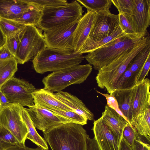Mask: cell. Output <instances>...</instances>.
I'll return each instance as SVG.
<instances>
[{
	"label": "cell",
	"instance_id": "cell-26",
	"mask_svg": "<svg viewBox=\"0 0 150 150\" xmlns=\"http://www.w3.org/2000/svg\"><path fill=\"white\" fill-rule=\"evenodd\" d=\"M150 112L149 107L134 118L130 123L139 134L150 136Z\"/></svg>",
	"mask_w": 150,
	"mask_h": 150
},
{
	"label": "cell",
	"instance_id": "cell-22",
	"mask_svg": "<svg viewBox=\"0 0 150 150\" xmlns=\"http://www.w3.org/2000/svg\"><path fill=\"white\" fill-rule=\"evenodd\" d=\"M119 25L110 35L96 42H91L83 46L79 53H88L102 47L113 44L126 35Z\"/></svg>",
	"mask_w": 150,
	"mask_h": 150
},
{
	"label": "cell",
	"instance_id": "cell-19",
	"mask_svg": "<svg viewBox=\"0 0 150 150\" xmlns=\"http://www.w3.org/2000/svg\"><path fill=\"white\" fill-rule=\"evenodd\" d=\"M30 6L22 0H0V18L12 20L17 19Z\"/></svg>",
	"mask_w": 150,
	"mask_h": 150
},
{
	"label": "cell",
	"instance_id": "cell-31",
	"mask_svg": "<svg viewBox=\"0 0 150 150\" xmlns=\"http://www.w3.org/2000/svg\"><path fill=\"white\" fill-rule=\"evenodd\" d=\"M18 144L17 139L10 131L0 125V150H7Z\"/></svg>",
	"mask_w": 150,
	"mask_h": 150
},
{
	"label": "cell",
	"instance_id": "cell-13",
	"mask_svg": "<svg viewBox=\"0 0 150 150\" xmlns=\"http://www.w3.org/2000/svg\"><path fill=\"white\" fill-rule=\"evenodd\" d=\"M135 6L132 13L125 16L135 33L146 34L150 25V0H135Z\"/></svg>",
	"mask_w": 150,
	"mask_h": 150
},
{
	"label": "cell",
	"instance_id": "cell-11",
	"mask_svg": "<svg viewBox=\"0 0 150 150\" xmlns=\"http://www.w3.org/2000/svg\"><path fill=\"white\" fill-rule=\"evenodd\" d=\"M79 21L44 31L47 47L74 50L73 35Z\"/></svg>",
	"mask_w": 150,
	"mask_h": 150
},
{
	"label": "cell",
	"instance_id": "cell-30",
	"mask_svg": "<svg viewBox=\"0 0 150 150\" xmlns=\"http://www.w3.org/2000/svg\"><path fill=\"white\" fill-rule=\"evenodd\" d=\"M87 11L96 12L105 9H109L112 4L111 0H77Z\"/></svg>",
	"mask_w": 150,
	"mask_h": 150
},
{
	"label": "cell",
	"instance_id": "cell-14",
	"mask_svg": "<svg viewBox=\"0 0 150 150\" xmlns=\"http://www.w3.org/2000/svg\"><path fill=\"white\" fill-rule=\"evenodd\" d=\"M93 124L94 138L101 150H118L122 137L113 132L100 118Z\"/></svg>",
	"mask_w": 150,
	"mask_h": 150
},
{
	"label": "cell",
	"instance_id": "cell-37",
	"mask_svg": "<svg viewBox=\"0 0 150 150\" xmlns=\"http://www.w3.org/2000/svg\"><path fill=\"white\" fill-rule=\"evenodd\" d=\"M96 91L98 93L103 96L105 98L107 101V105L114 110L118 114L126 120L125 117L120 110L117 102L113 95L108 93H103L97 90H96Z\"/></svg>",
	"mask_w": 150,
	"mask_h": 150
},
{
	"label": "cell",
	"instance_id": "cell-28",
	"mask_svg": "<svg viewBox=\"0 0 150 150\" xmlns=\"http://www.w3.org/2000/svg\"><path fill=\"white\" fill-rule=\"evenodd\" d=\"M26 26L12 20L0 18V28L6 38L18 35Z\"/></svg>",
	"mask_w": 150,
	"mask_h": 150
},
{
	"label": "cell",
	"instance_id": "cell-38",
	"mask_svg": "<svg viewBox=\"0 0 150 150\" xmlns=\"http://www.w3.org/2000/svg\"><path fill=\"white\" fill-rule=\"evenodd\" d=\"M118 14L119 25L125 33L129 35L137 34L135 33L131 25L125 16L121 14Z\"/></svg>",
	"mask_w": 150,
	"mask_h": 150
},
{
	"label": "cell",
	"instance_id": "cell-42",
	"mask_svg": "<svg viewBox=\"0 0 150 150\" xmlns=\"http://www.w3.org/2000/svg\"><path fill=\"white\" fill-rule=\"evenodd\" d=\"M87 150H101L94 138H90L89 136L87 138Z\"/></svg>",
	"mask_w": 150,
	"mask_h": 150
},
{
	"label": "cell",
	"instance_id": "cell-25",
	"mask_svg": "<svg viewBox=\"0 0 150 150\" xmlns=\"http://www.w3.org/2000/svg\"><path fill=\"white\" fill-rule=\"evenodd\" d=\"M42 9L39 7L31 5L20 18L13 20L26 26L37 27L42 16Z\"/></svg>",
	"mask_w": 150,
	"mask_h": 150
},
{
	"label": "cell",
	"instance_id": "cell-8",
	"mask_svg": "<svg viewBox=\"0 0 150 150\" xmlns=\"http://www.w3.org/2000/svg\"><path fill=\"white\" fill-rule=\"evenodd\" d=\"M23 107L12 103L0 107V125L10 131L20 144L25 145L28 131L22 117Z\"/></svg>",
	"mask_w": 150,
	"mask_h": 150
},
{
	"label": "cell",
	"instance_id": "cell-29",
	"mask_svg": "<svg viewBox=\"0 0 150 150\" xmlns=\"http://www.w3.org/2000/svg\"><path fill=\"white\" fill-rule=\"evenodd\" d=\"M136 78L127 67L116 82L114 91L132 88L135 85Z\"/></svg>",
	"mask_w": 150,
	"mask_h": 150
},
{
	"label": "cell",
	"instance_id": "cell-39",
	"mask_svg": "<svg viewBox=\"0 0 150 150\" xmlns=\"http://www.w3.org/2000/svg\"><path fill=\"white\" fill-rule=\"evenodd\" d=\"M150 68V55L147 59L144 65L140 71L136 80V85L142 82L147 75Z\"/></svg>",
	"mask_w": 150,
	"mask_h": 150
},
{
	"label": "cell",
	"instance_id": "cell-6",
	"mask_svg": "<svg viewBox=\"0 0 150 150\" xmlns=\"http://www.w3.org/2000/svg\"><path fill=\"white\" fill-rule=\"evenodd\" d=\"M92 70V66L88 64L53 72L43 78V88L58 92L70 85L81 83L86 80Z\"/></svg>",
	"mask_w": 150,
	"mask_h": 150
},
{
	"label": "cell",
	"instance_id": "cell-5",
	"mask_svg": "<svg viewBox=\"0 0 150 150\" xmlns=\"http://www.w3.org/2000/svg\"><path fill=\"white\" fill-rule=\"evenodd\" d=\"M83 12L76 0L62 6L44 8L37 27L45 31L67 25L79 21Z\"/></svg>",
	"mask_w": 150,
	"mask_h": 150
},
{
	"label": "cell",
	"instance_id": "cell-36",
	"mask_svg": "<svg viewBox=\"0 0 150 150\" xmlns=\"http://www.w3.org/2000/svg\"><path fill=\"white\" fill-rule=\"evenodd\" d=\"M132 148V150H150V136L139 134Z\"/></svg>",
	"mask_w": 150,
	"mask_h": 150
},
{
	"label": "cell",
	"instance_id": "cell-7",
	"mask_svg": "<svg viewBox=\"0 0 150 150\" xmlns=\"http://www.w3.org/2000/svg\"><path fill=\"white\" fill-rule=\"evenodd\" d=\"M19 42L15 56L18 64H23L33 59L47 45L42 30L26 26L18 34Z\"/></svg>",
	"mask_w": 150,
	"mask_h": 150
},
{
	"label": "cell",
	"instance_id": "cell-1",
	"mask_svg": "<svg viewBox=\"0 0 150 150\" xmlns=\"http://www.w3.org/2000/svg\"><path fill=\"white\" fill-rule=\"evenodd\" d=\"M43 133L51 150H87L89 136L82 125L64 123Z\"/></svg>",
	"mask_w": 150,
	"mask_h": 150
},
{
	"label": "cell",
	"instance_id": "cell-15",
	"mask_svg": "<svg viewBox=\"0 0 150 150\" xmlns=\"http://www.w3.org/2000/svg\"><path fill=\"white\" fill-rule=\"evenodd\" d=\"M150 80L148 78H146L142 82L134 87L132 121L146 109L150 107Z\"/></svg>",
	"mask_w": 150,
	"mask_h": 150
},
{
	"label": "cell",
	"instance_id": "cell-20",
	"mask_svg": "<svg viewBox=\"0 0 150 150\" xmlns=\"http://www.w3.org/2000/svg\"><path fill=\"white\" fill-rule=\"evenodd\" d=\"M111 94L115 97L120 110L127 121L130 124L132 121L134 87L128 89L115 90Z\"/></svg>",
	"mask_w": 150,
	"mask_h": 150
},
{
	"label": "cell",
	"instance_id": "cell-16",
	"mask_svg": "<svg viewBox=\"0 0 150 150\" xmlns=\"http://www.w3.org/2000/svg\"><path fill=\"white\" fill-rule=\"evenodd\" d=\"M95 12L87 11L79 21L73 35L74 50L79 53L90 32Z\"/></svg>",
	"mask_w": 150,
	"mask_h": 150
},
{
	"label": "cell",
	"instance_id": "cell-40",
	"mask_svg": "<svg viewBox=\"0 0 150 150\" xmlns=\"http://www.w3.org/2000/svg\"><path fill=\"white\" fill-rule=\"evenodd\" d=\"M19 42L18 34L13 37L6 38L7 47L15 57Z\"/></svg>",
	"mask_w": 150,
	"mask_h": 150
},
{
	"label": "cell",
	"instance_id": "cell-33",
	"mask_svg": "<svg viewBox=\"0 0 150 150\" xmlns=\"http://www.w3.org/2000/svg\"><path fill=\"white\" fill-rule=\"evenodd\" d=\"M29 5L39 7L42 9L45 8L57 7L63 6L68 3L65 0H22Z\"/></svg>",
	"mask_w": 150,
	"mask_h": 150
},
{
	"label": "cell",
	"instance_id": "cell-12",
	"mask_svg": "<svg viewBox=\"0 0 150 150\" xmlns=\"http://www.w3.org/2000/svg\"><path fill=\"white\" fill-rule=\"evenodd\" d=\"M25 109L34 126L43 132L62 124L72 122L47 109L35 105Z\"/></svg>",
	"mask_w": 150,
	"mask_h": 150
},
{
	"label": "cell",
	"instance_id": "cell-41",
	"mask_svg": "<svg viewBox=\"0 0 150 150\" xmlns=\"http://www.w3.org/2000/svg\"><path fill=\"white\" fill-rule=\"evenodd\" d=\"M15 57L9 50L5 44L0 47V60H3Z\"/></svg>",
	"mask_w": 150,
	"mask_h": 150
},
{
	"label": "cell",
	"instance_id": "cell-35",
	"mask_svg": "<svg viewBox=\"0 0 150 150\" xmlns=\"http://www.w3.org/2000/svg\"><path fill=\"white\" fill-rule=\"evenodd\" d=\"M138 135L135 128L129 123L123 129L122 137L132 148L135 140L137 138Z\"/></svg>",
	"mask_w": 150,
	"mask_h": 150
},
{
	"label": "cell",
	"instance_id": "cell-43",
	"mask_svg": "<svg viewBox=\"0 0 150 150\" xmlns=\"http://www.w3.org/2000/svg\"><path fill=\"white\" fill-rule=\"evenodd\" d=\"M7 150H45L41 147L38 146L35 148H31L20 144L13 146Z\"/></svg>",
	"mask_w": 150,
	"mask_h": 150
},
{
	"label": "cell",
	"instance_id": "cell-2",
	"mask_svg": "<svg viewBox=\"0 0 150 150\" xmlns=\"http://www.w3.org/2000/svg\"><path fill=\"white\" fill-rule=\"evenodd\" d=\"M150 43V37L148 33L110 64L98 70L96 77L98 86L101 89L105 88L108 93L111 94L116 82L125 71L131 61Z\"/></svg>",
	"mask_w": 150,
	"mask_h": 150
},
{
	"label": "cell",
	"instance_id": "cell-27",
	"mask_svg": "<svg viewBox=\"0 0 150 150\" xmlns=\"http://www.w3.org/2000/svg\"><path fill=\"white\" fill-rule=\"evenodd\" d=\"M150 55V43L140 51L132 59L127 67L134 75L136 80L141 69Z\"/></svg>",
	"mask_w": 150,
	"mask_h": 150
},
{
	"label": "cell",
	"instance_id": "cell-18",
	"mask_svg": "<svg viewBox=\"0 0 150 150\" xmlns=\"http://www.w3.org/2000/svg\"><path fill=\"white\" fill-rule=\"evenodd\" d=\"M53 93L43 88L37 89L33 93L34 105L47 110L54 109L74 111L56 98L54 96Z\"/></svg>",
	"mask_w": 150,
	"mask_h": 150
},
{
	"label": "cell",
	"instance_id": "cell-23",
	"mask_svg": "<svg viewBox=\"0 0 150 150\" xmlns=\"http://www.w3.org/2000/svg\"><path fill=\"white\" fill-rule=\"evenodd\" d=\"M21 116L28 131L26 139H28L36 144L38 146L45 150L49 149L47 142L44 138L37 132L25 108L22 107Z\"/></svg>",
	"mask_w": 150,
	"mask_h": 150
},
{
	"label": "cell",
	"instance_id": "cell-34",
	"mask_svg": "<svg viewBox=\"0 0 150 150\" xmlns=\"http://www.w3.org/2000/svg\"><path fill=\"white\" fill-rule=\"evenodd\" d=\"M112 4L117 9L119 14L125 16L130 15L135 6V0H111Z\"/></svg>",
	"mask_w": 150,
	"mask_h": 150
},
{
	"label": "cell",
	"instance_id": "cell-3",
	"mask_svg": "<svg viewBox=\"0 0 150 150\" xmlns=\"http://www.w3.org/2000/svg\"><path fill=\"white\" fill-rule=\"evenodd\" d=\"M84 58L83 54L75 53L73 50L46 47L36 56L32 62L36 72L43 74L78 65Z\"/></svg>",
	"mask_w": 150,
	"mask_h": 150
},
{
	"label": "cell",
	"instance_id": "cell-4",
	"mask_svg": "<svg viewBox=\"0 0 150 150\" xmlns=\"http://www.w3.org/2000/svg\"><path fill=\"white\" fill-rule=\"evenodd\" d=\"M127 34L116 43L104 46L88 53L86 59L93 68L99 70L110 64L124 51L133 47L137 42L147 35Z\"/></svg>",
	"mask_w": 150,
	"mask_h": 150
},
{
	"label": "cell",
	"instance_id": "cell-44",
	"mask_svg": "<svg viewBox=\"0 0 150 150\" xmlns=\"http://www.w3.org/2000/svg\"><path fill=\"white\" fill-rule=\"evenodd\" d=\"M118 150H132V148L122 137Z\"/></svg>",
	"mask_w": 150,
	"mask_h": 150
},
{
	"label": "cell",
	"instance_id": "cell-45",
	"mask_svg": "<svg viewBox=\"0 0 150 150\" xmlns=\"http://www.w3.org/2000/svg\"><path fill=\"white\" fill-rule=\"evenodd\" d=\"M6 98L0 89V107L9 104Z\"/></svg>",
	"mask_w": 150,
	"mask_h": 150
},
{
	"label": "cell",
	"instance_id": "cell-9",
	"mask_svg": "<svg viewBox=\"0 0 150 150\" xmlns=\"http://www.w3.org/2000/svg\"><path fill=\"white\" fill-rule=\"evenodd\" d=\"M0 89L10 103L28 107L34 105L33 93L37 89L28 81L13 77Z\"/></svg>",
	"mask_w": 150,
	"mask_h": 150
},
{
	"label": "cell",
	"instance_id": "cell-32",
	"mask_svg": "<svg viewBox=\"0 0 150 150\" xmlns=\"http://www.w3.org/2000/svg\"><path fill=\"white\" fill-rule=\"evenodd\" d=\"M48 110L58 115L70 120L72 122L82 125L87 124V120L86 118L73 111L54 109Z\"/></svg>",
	"mask_w": 150,
	"mask_h": 150
},
{
	"label": "cell",
	"instance_id": "cell-21",
	"mask_svg": "<svg viewBox=\"0 0 150 150\" xmlns=\"http://www.w3.org/2000/svg\"><path fill=\"white\" fill-rule=\"evenodd\" d=\"M100 118L113 132L121 137L124 128L129 123L126 119L107 105L105 106V110Z\"/></svg>",
	"mask_w": 150,
	"mask_h": 150
},
{
	"label": "cell",
	"instance_id": "cell-46",
	"mask_svg": "<svg viewBox=\"0 0 150 150\" xmlns=\"http://www.w3.org/2000/svg\"><path fill=\"white\" fill-rule=\"evenodd\" d=\"M6 42V38L0 28V47L4 45L5 44Z\"/></svg>",
	"mask_w": 150,
	"mask_h": 150
},
{
	"label": "cell",
	"instance_id": "cell-24",
	"mask_svg": "<svg viewBox=\"0 0 150 150\" xmlns=\"http://www.w3.org/2000/svg\"><path fill=\"white\" fill-rule=\"evenodd\" d=\"M17 64L15 57L0 60V89L4 84L13 77L18 70Z\"/></svg>",
	"mask_w": 150,
	"mask_h": 150
},
{
	"label": "cell",
	"instance_id": "cell-10",
	"mask_svg": "<svg viewBox=\"0 0 150 150\" xmlns=\"http://www.w3.org/2000/svg\"><path fill=\"white\" fill-rule=\"evenodd\" d=\"M119 25V14L111 13L109 9L96 12L90 32L83 46L110 35Z\"/></svg>",
	"mask_w": 150,
	"mask_h": 150
},
{
	"label": "cell",
	"instance_id": "cell-17",
	"mask_svg": "<svg viewBox=\"0 0 150 150\" xmlns=\"http://www.w3.org/2000/svg\"><path fill=\"white\" fill-rule=\"evenodd\" d=\"M54 96L74 112L87 120L94 119L93 114L86 107L81 100L70 93L62 91L53 93Z\"/></svg>",
	"mask_w": 150,
	"mask_h": 150
}]
</instances>
